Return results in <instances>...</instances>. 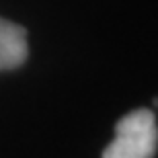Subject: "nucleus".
<instances>
[{"instance_id":"f257e3e1","label":"nucleus","mask_w":158,"mask_h":158,"mask_svg":"<svg viewBox=\"0 0 158 158\" xmlns=\"http://www.w3.org/2000/svg\"><path fill=\"white\" fill-rule=\"evenodd\" d=\"M158 148V125L150 109H135L115 125V138L103 158H154Z\"/></svg>"},{"instance_id":"f03ea898","label":"nucleus","mask_w":158,"mask_h":158,"mask_svg":"<svg viewBox=\"0 0 158 158\" xmlns=\"http://www.w3.org/2000/svg\"><path fill=\"white\" fill-rule=\"evenodd\" d=\"M29 56L25 27L0 17V70H15Z\"/></svg>"}]
</instances>
